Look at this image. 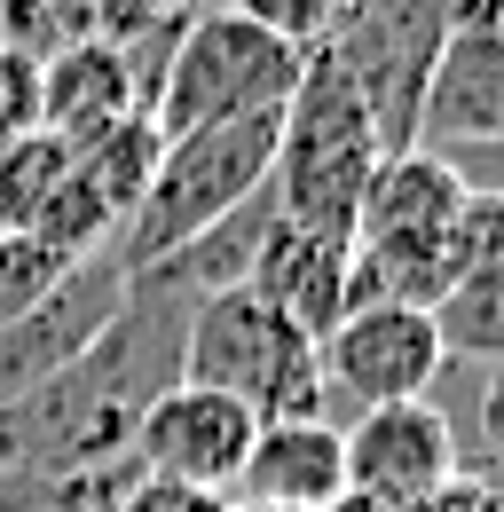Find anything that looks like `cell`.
Masks as SVG:
<instances>
[{
    "label": "cell",
    "instance_id": "obj_18",
    "mask_svg": "<svg viewBox=\"0 0 504 512\" xmlns=\"http://www.w3.org/2000/svg\"><path fill=\"white\" fill-rule=\"evenodd\" d=\"M71 276V260H56L40 237H0V323H16L24 308H40Z\"/></svg>",
    "mask_w": 504,
    "mask_h": 512
},
{
    "label": "cell",
    "instance_id": "obj_14",
    "mask_svg": "<svg viewBox=\"0 0 504 512\" xmlns=\"http://www.w3.org/2000/svg\"><path fill=\"white\" fill-rule=\"evenodd\" d=\"M276 229V190H252L237 213H221L205 237H189L174 260H158L150 276L158 284H174L182 300H213V292H237L252 276V253H260V237Z\"/></svg>",
    "mask_w": 504,
    "mask_h": 512
},
{
    "label": "cell",
    "instance_id": "obj_17",
    "mask_svg": "<svg viewBox=\"0 0 504 512\" xmlns=\"http://www.w3.org/2000/svg\"><path fill=\"white\" fill-rule=\"evenodd\" d=\"M205 8H229V16H245L260 32H276L284 48H323L331 32H339V16H347V0H205Z\"/></svg>",
    "mask_w": 504,
    "mask_h": 512
},
{
    "label": "cell",
    "instance_id": "obj_22",
    "mask_svg": "<svg viewBox=\"0 0 504 512\" xmlns=\"http://www.w3.org/2000/svg\"><path fill=\"white\" fill-rule=\"evenodd\" d=\"M331 512H449V489H441V497H355V489H347Z\"/></svg>",
    "mask_w": 504,
    "mask_h": 512
},
{
    "label": "cell",
    "instance_id": "obj_2",
    "mask_svg": "<svg viewBox=\"0 0 504 512\" xmlns=\"http://www.w3.org/2000/svg\"><path fill=\"white\" fill-rule=\"evenodd\" d=\"M378 127L371 111L355 103V87L339 79V64L308 48V71L284 103V134H276V213L292 229H315V237H347L355 245V213H363V190L378 174Z\"/></svg>",
    "mask_w": 504,
    "mask_h": 512
},
{
    "label": "cell",
    "instance_id": "obj_1",
    "mask_svg": "<svg viewBox=\"0 0 504 512\" xmlns=\"http://www.w3.org/2000/svg\"><path fill=\"white\" fill-rule=\"evenodd\" d=\"M276 134H284V111H260V119H221V127L174 134L142 182V205L126 213L119 245H111V268L119 276H150L158 260H174L189 237H205L221 213H237L252 190H268L276 174Z\"/></svg>",
    "mask_w": 504,
    "mask_h": 512
},
{
    "label": "cell",
    "instance_id": "obj_21",
    "mask_svg": "<svg viewBox=\"0 0 504 512\" xmlns=\"http://www.w3.org/2000/svg\"><path fill=\"white\" fill-rule=\"evenodd\" d=\"M103 512H229L221 489H189V481H158V473H134Z\"/></svg>",
    "mask_w": 504,
    "mask_h": 512
},
{
    "label": "cell",
    "instance_id": "obj_15",
    "mask_svg": "<svg viewBox=\"0 0 504 512\" xmlns=\"http://www.w3.org/2000/svg\"><path fill=\"white\" fill-rule=\"evenodd\" d=\"M63 166H71V150H63L56 134H24V142L0 150V237H32L40 205L63 182Z\"/></svg>",
    "mask_w": 504,
    "mask_h": 512
},
{
    "label": "cell",
    "instance_id": "obj_11",
    "mask_svg": "<svg viewBox=\"0 0 504 512\" xmlns=\"http://www.w3.org/2000/svg\"><path fill=\"white\" fill-rule=\"evenodd\" d=\"M126 119H150V95L111 40H79L40 64V134H56L63 150H87Z\"/></svg>",
    "mask_w": 504,
    "mask_h": 512
},
{
    "label": "cell",
    "instance_id": "obj_6",
    "mask_svg": "<svg viewBox=\"0 0 504 512\" xmlns=\"http://www.w3.org/2000/svg\"><path fill=\"white\" fill-rule=\"evenodd\" d=\"M315 355H323V394L347 402L355 418L394 410V402H426L434 379L449 371L426 308H347Z\"/></svg>",
    "mask_w": 504,
    "mask_h": 512
},
{
    "label": "cell",
    "instance_id": "obj_8",
    "mask_svg": "<svg viewBox=\"0 0 504 512\" xmlns=\"http://www.w3.org/2000/svg\"><path fill=\"white\" fill-rule=\"evenodd\" d=\"M252 434H260V418H252L245 402H229V394H213V386H166L150 410H142V426H134V473H158V481H189V489H237V473H245L252 457Z\"/></svg>",
    "mask_w": 504,
    "mask_h": 512
},
{
    "label": "cell",
    "instance_id": "obj_9",
    "mask_svg": "<svg viewBox=\"0 0 504 512\" xmlns=\"http://www.w3.org/2000/svg\"><path fill=\"white\" fill-rule=\"evenodd\" d=\"M347 434V489L355 497H441L457 481V426L434 402H394L339 426Z\"/></svg>",
    "mask_w": 504,
    "mask_h": 512
},
{
    "label": "cell",
    "instance_id": "obj_5",
    "mask_svg": "<svg viewBox=\"0 0 504 512\" xmlns=\"http://www.w3.org/2000/svg\"><path fill=\"white\" fill-rule=\"evenodd\" d=\"M449 32H457V0H347L339 32L323 40V56L339 64V79L355 87V103L371 111L386 158L418 150L426 79H434Z\"/></svg>",
    "mask_w": 504,
    "mask_h": 512
},
{
    "label": "cell",
    "instance_id": "obj_19",
    "mask_svg": "<svg viewBox=\"0 0 504 512\" xmlns=\"http://www.w3.org/2000/svg\"><path fill=\"white\" fill-rule=\"evenodd\" d=\"M79 16H87V40L134 48V40H150L158 24H174V16H189V8L182 0H79Z\"/></svg>",
    "mask_w": 504,
    "mask_h": 512
},
{
    "label": "cell",
    "instance_id": "obj_20",
    "mask_svg": "<svg viewBox=\"0 0 504 512\" xmlns=\"http://www.w3.org/2000/svg\"><path fill=\"white\" fill-rule=\"evenodd\" d=\"M24 134H40V64L0 48V150Z\"/></svg>",
    "mask_w": 504,
    "mask_h": 512
},
{
    "label": "cell",
    "instance_id": "obj_10",
    "mask_svg": "<svg viewBox=\"0 0 504 512\" xmlns=\"http://www.w3.org/2000/svg\"><path fill=\"white\" fill-rule=\"evenodd\" d=\"M339 497H347L339 418H268L252 434L237 489H229V505H268V512H331Z\"/></svg>",
    "mask_w": 504,
    "mask_h": 512
},
{
    "label": "cell",
    "instance_id": "obj_7",
    "mask_svg": "<svg viewBox=\"0 0 504 512\" xmlns=\"http://www.w3.org/2000/svg\"><path fill=\"white\" fill-rule=\"evenodd\" d=\"M119 300H126L119 268H111V260H79L40 308L0 323V418H8L16 402H32L56 371H71V363L95 347V331L119 316Z\"/></svg>",
    "mask_w": 504,
    "mask_h": 512
},
{
    "label": "cell",
    "instance_id": "obj_24",
    "mask_svg": "<svg viewBox=\"0 0 504 512\" xmlns=\"http://www.w3.org/2000/svg\"><path fill=\"white\" fill-rule=\"evenodd\" d=\"M229 512H268V505H229Z\"/></svg>",
    "mask_w": 504,
    "mask_h": 512
},
{
    "label": "cell",
    "instance_id": "obj_23",
    "mask_svg": "<svg viewBox=\"0 0 504 512\" xmlns=\"http://www.w3.org/2000/svg\"><path fill=\"white\" fill-rule=\"evenodd\" d=\"M465 24H473V32H489V40L504 48V0H473V16H465Z\"/></svg>",
    "mask_w": 504,
    "mask_h": 512
},
{
    "label": "cell",
    "instance_id": "obj_16",
    "mask_svg": "<svg viewBox=\"0 0 504 512\" xmlns=\"http://www.w3.org/2000/svg\"><path fill=\"white\" fill-rule=\"evenodd\" d=\"M449 284L504 292V190H465V213L449 229Z\"/></svg>",
    "mask_w": 504,
    "mask_h": 512
},
{
    "label": "cell",
    "instance_id": "obj_13",
    "mask_svg": "<svg viewBox=\"0 0 504 512\" xmlns=\"http://www.w3.org/2000/svg\"><path fill=\"white\" fill-rule=\"evenodd\" d=\"M252 300H268L284 323H300L315 347L331 339V323L347 316V237H315V229H292L276 213V229L260 237L245 276Z\"/></svg>",
    "mask_w": 504,
    "mask_h": 512
},
{
    "label": "cell",
    "instance_id": "obj_4",
    "mask_svg": "<svg viewBox=\"0 0 504 512\" xmlns=\"http://www.w3.org/2000/svg\"><path fill=\"white\" fill-rule=\"evenodd\" d=\"M308 56L284 48L276 32H260L229 8H197L174 40V56L158 71V103H150V127L166 134H197L221 127V119H260V111H284L292 87H300Z\"/></svg>",
    "mask_w": 504,
    "mask_h": 512
},
{
    "label": "cell",
    "instance_id": "obj_12",
    "mask_svg": "<svg viewBox=\"0 0 504 512\" xmlns=\"http://www.w3.org/2000/svg\"><path fill=\"white\" fill-rule=\"evenodd\" d=\"M418 150H504V48L489 32L457 24L426 79Z\"/></svg>",
    "mask_w": 504,
    "mask_h": 512
},
{
    "label": "cell",
    "instance_id": "obj_3",
    "mask_svg": "<svg viewBox=\"0 0 504 512\" xmlns=\"http://www.w3.org/2000/svg\"><path fill=\"white\" fill-rule=\"evenodd\" d=\"M182 386H213V394L245 402L260 426H268V418H331L315 339L300 323H284L268 300H252L245 284L189 308Z\"/></svg>",
    "mask_w": 504,
    "mask_h": 512
}]
</instances>
